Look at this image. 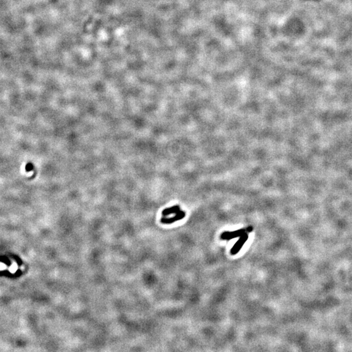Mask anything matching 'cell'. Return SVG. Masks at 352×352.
Segmentation results:
<instances>
[{
  "mask_svg": "<svg viewBox=\"0 0 352 352\" xmlns=\"http://www.w3.org/2000/svg\"><path fill=\"white\" fill-rule=\"evenodd\" d=\"M184 215H185V213H184L183 211H181L179 213H177L176 215L173 218H162L161 220L162 223H174L176 220H180L182 219V218H183L184 217Z\"/></svg>",
  "mask_w": 352,
  "mask_h": 352,
  "instance_id": "6da1fadb",
  "label": "cell"
}]
</instances>
